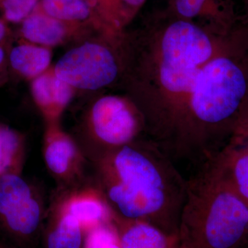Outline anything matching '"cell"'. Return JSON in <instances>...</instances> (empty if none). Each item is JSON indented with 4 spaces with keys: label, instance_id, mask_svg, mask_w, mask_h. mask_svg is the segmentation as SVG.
<instances>
[{
    "label": "cell",
    "instance_id": "3",
    "mask_svg": "<svg viewBox=\"0 0 248 248\" xmlns=\"http://www.w3.org/2000/svg\"><path fill=\"white\" fill-rule=\"evenodd\" d=\"M231 38L204 69L184 121L181 151L211 152L222 130L248 100V71Z\"/></svg>",
    "mask_w": 248,
    "mask_h": 248
},
{
    "label": "cell",
    "instance_id": "1",
    "mask_svg": "<svg viewBox=\"0 0 248 248\" xmlns=\"http://www.w3.org/2000/svg\"><path fill=\"white\" fill-rule=\"evenodd\" d=\"M229 39L228 31L181 19L166 8L147 18L127 66L128 98L162 151H179L187 106L204 68Z\"/></svg>",
    "mask_w": 248,
    "mask_h": 248
},
{
    "label": "cell",
    "instance_id": "20",
    "mask_svg": "<svg viewBox=\"0 0 248 248\" xmlns=\"http://www.w3.org/2000/svg\"><path fill=\"white\" fill-rule=\"evenodd\" d=\"M37 0H1L5 19L9 22L18 23L32 14Z\"/></svg>",
    "mask_w": 248,
    "mask_h": 248
},
{
    "label": "cell",
    "instance_id": "18",
    "mask_svg": "<svg viewBox=\"0 0 248 248\" xmlns=\"http://www.w3.org/2000/svg\"><path fill=\"white\" fill-rule=\"evenodd\" d=\"M43 12L62 22H77L87 19L91 14L85 0H43Z\"/></svg>",
    "mask_w": 248,
    "mask_h": 248
},
{
    "label": "cell",
    "instance_id": "8",
    "mask_svg": "<svg viewBox=\"0 0 248 248\" xmlns=\"http://www.w3.org/2000/svg\"><path fill=\"white\" fill-rule=\"evenodd\" d=\"M43 155L47 169L60 182H71L81 174L83 155L75 141L62 131L58 123L48 124Z\"/></svg>",
    "mask_w": 248,
    "mask_h": 248
},
{
    "label": "cell",
    "instance_id": "19",
    "mask_svg": "<svg viewBox=\"0 0 248 248\" xmlns=\"http://www.w3.org/2000/svg\"><path fill=\"white\" fill-rule=\"evenodd\" d=\"M84 248H122L118 232L114 223H105L88 232Z\"/></svg>",
    "mask_w": 248,
    "mask_h": 248
},
{
    "label": "cell",
    "instance_id": "24",
    "mask_svg": "<svg viewBox=\"0 0 248 248\" xmlns=\"http://www.w3.org/2000/svg\"><path fill=\"white\" fill-rule=\"evenodd\" d=\"M0 248H9L6 247V246H5L4 245L0 244Z\"/></svg>",
    "mask_w": 248,
    "mask_h": 248
},
{
    "label": "cell",
    "instance_id": "7",
    "mask_svg": "<svg viewBox=\"0 0 248 248\" xmlns=\"http://www.w3.org/2000/svg\"><path fill=\"white\" fill-rule=\"evenodd\" d=\"M43 211L38 197L19 174L0 176V224L16 239L26 241L38 230Z\"/></svg>",
    "mask_w": 248,
    "mask_h": 248
},
{
    "label": "cell",
    "instance_id": "5",
    "mask_svg": "<svg viewBox=\"0 0 248 248\" xmlns=\"http://www.w3.org/2000/svg\"><path fill=\"white\" fill-rule=\"evenodd\" d=\"M122 69L110 47L89 42L68 50L57 62L53 72L73 89L96 91L115 82Z\"/></svg>",
    "mask_w": 248,
    "mask_h": 248
},
{
    "label": "cell",
    "instance_id": "4",
    "mask_svg": "<svg viewBox=\"0 0 248 248\" xmlns=\"http://www.w3.org/2000/svg\"><path fill=\"white\" fill-rule=\"evenodd\" d=\"M248 231V204L208 169L190 186L179 223L182 248H237Z\"/></svg>",
    "mask_w": 248,
    "mask_h": 248
},
{
    "label": "cell",
    "instance_id": "11",
    "mask_svg": "<svg viewBox=\"0 0 248 248\" xmlns=\"http://www.w3.org/2000/svg\"><path fill=\"white\" fill-rule=\"evenodd\" d=\"M166 9L176 17L228 31L231 11L228 0H166Z\"/></svg>",
    "mask_w": 248,
    "mask_h": 248
},
{
    "label": "cell",
    "instance_id": "10",
    "mask_svg": "<svg viewBox=\"0 0 248 248\" xmlns=\"http://www.w3.org/2000/svg\"><path fill=\"white\" fill-rule=\"evenodd\" d=\"M122 248H182L179 234H170L151 223L127 220L113 214Z\"/></svg>",
    "mask_w": 248,
    "mask_h": 248
},
{
    "label": "cell",
    "instance_id": "2",
    "mask_svg": "<svg viewBox=\"0 0 248 248\" xmlns=\"http://www.w3.org/2000/svg\"><path fill=\"white\" fill-rule=\"evenodd\" d=\"M165 154L151 141L108 151L98 162L101 190L117 216L178 234L169 224L179 231L187 186Z\"/></svg>",
    "mask_w": 248,
    "mask_h": 248
},
{
    "label": "cell",
    "instance_id": "14",
    "mask_svg": "<svg viewBox=\"0 0 248 248\" xmlns=\"http://www.w3.org/2000/svg\"><path fill=\"white\" fill-rule=\"evenodd\" d=\"M86 232L74 217L57 207L46 235V248H84Z\"/></svg>",
    "mask_w": 248,
    "mask_h": 248
},
{
    "label": "cell",
    "instance_id": "9",
    "mask_svg": "<svg viewBox=\"0 0 248 248\" xmlns=\"http://www.w3.org/2000/svg\"><path fill=\"white\" fill-rule=\"evenodd\" d=\"M58 207L79 222L86 233L96 227L111 223L113 212L102 190L88 187L66 196Z\"/></svg>",
    "mask_w": 248,
    "mask_h": 248
},
{
    "label": "cell",
    "instance_id": "22",
    "mask_svg": "<svg viewBox=\"0 0 248 248\" xmlns=\"http://www.w3.org/2000/svg\"><path fill=\"white\" fill-rule=\"evenodd\" d=\"M5 62V53L4 50L0 47V80H1V74L4 71Z\"/></svg>",
    "mask_w": 248,
    "mask_h": 248
},
{
    "label": "cell",
    "instance_id": "21",
    "mask_svg": "<svg viewBox=\"0 0 248 248\" xmlns=\"http://www.w3.org/2000/svg\"><path fill=\"white\" fill-rule=\"evenodd\" d=\"M232 175L234 190L248 202V153H244L234 161Z\"/></svg>",
    "mask_w": 248,
    "mask_h": 248
},
{
    "label": "cell",
    "instance_id": "15",
    "mask_svg": "<svg viewBox=\"0 0 248 248\" xmlns=\"http://www.w3.org/2000/svg\"><path fill=\"white\" fill-rule=\"evenodd\" d=\"M15 71L28 79H35L46 72L51 62V52L46 47L31 43L15 46L9 56Z\"/></svg>",
    "mask_w": 248,
    "mask_h": 248
},
{
    "label": "cell",
    "instance_id": "23",
    "mask_svg": "<svg viewBox=\"0 0 248 248\" xmlns=\"http://www.w3.org/2000/svg\"><path fill=\"white\" fill-rule=\"evenodd\" d=\"M6 29L4 23L0 20V42H1L6 35Z\"/></svg>",
    "mask_w": 248,
    "mask_h": 248
},
{
    "label": "cell",
    "instance_id": "12",
    "mask_svg": "<svg viewBox=\"0 0 248 248\" xmlns=\"http://www.w3.org/2000/svg\"><path fill=\"white\" fill-rule=\"evenodd\" d=\"M73 88L59 79L54 72H45L32 79V97L48 124L58 123L59 117L71 102Z\"/></svg>",
    "mask_w": 248,
    "mask_h": 248
},
{
    "label": "cell",
    "instance_id": "6",
    "mask_svg": "<svg viewBox=\"0 0 248 248\" xmlns=\"http://www.w3.org/2000/svg\"><path fill=\"white\" fill-rule=\"evenodd\" d=\"M94 135L108 150L130 144L145 132L143 116L133 101L119 95H106L94 103L91 112Z\"/></svg>",
    "mask_w": 248,
    "mask_h": 248
},
{
    "label": "cell",
    "instance_id": "13",
    "mask_svg": "<svg viewBox=\"0 0 248 248\" xmlns=\"http://www.w3.org/2000/svg\"><path fill=\"white\" fill-rule=\"evenodd\" d=\"M65 22L43 13H32L22 23L23 37L33 45L41 46H55L66 39Z\"/></svg>",
    "mask_w": 248,
    "mask_h": 248
},
{
    "label": "cell",
    "instance_id": "16",
    "mask_svg": "<svg viewBox=\"0 0 248 248\" xmlns=\"http://www.w3.org/2000/svg\"><path fill=\"white\" fill-rule=\"evenodd\" d=\"M25 160V142L21 134L0 124V176L21 175Z\"/></svg>",
    "mask_w": 248,
    "mask_h": 248
},
{
    "label": "cell",
    "instance_id": "17",
    "mask_svg": "<svg viewBox=\"0 0 248 248\" xmlns=\"http://www.w3.org/2000/svg\"><path fill=\"white\" fill-rule=\"evenodd\" d=\"M146 0H101L102 13L110 35H122V30L135 17Z\"/></svg>",
    "mask_w": 248,
    "mask_h": 248
}]
</instances>
